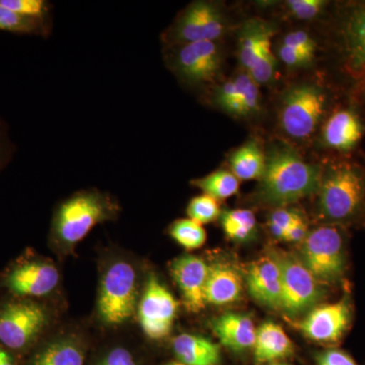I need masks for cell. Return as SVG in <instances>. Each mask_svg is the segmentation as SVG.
I'll list each match as a JSON object with an SVG mask.
<instances>
[{
    "label": "cell",
    "instance_id": "9",
    "mask_svg": "<svg viewBox=\"0 0 365 365\" xmlns=\"http://www.w3.org/2000/svg\"><path fill=\"white\" fill-rule=\"evenodd\" d=\"M168 62L182 83L203 86L215 81L222 66V53L217 42H194L170 46Z\"/></svg>",
    "mask_w": 365,
    "mask_h": 365
},
{
    "label": "cell",
    "instance_id": "6",
    "mask_svg": "<svg viewBox=\"0 0 365 365\" xmlns=\"http://www.w3.org/2000/svg\"><path fill=\"white\" fill-rule=\"evenodd\" d=\"M136 272L131 264L119 261L106 271L98 294V314L108 325L130 319L136 307Z\"/></svg>",
    "mask_w": 365,
    "mask_h": 365
},
{
    "label": "cell",
    "instance_id": "36",
    "mask_svg": "<svg viewBox=\"0 0 365 365\" xmlns=\"http://www.w3.org/2000/svg\"><path fill=\"white\" fill-rule=\"evenodd\" d=\"M98 365H136L131 353L124 348L112 350Z\"/></svg>",
    "mask_w": 365,
    "mask_h": 365
},
{
    "label": "cell",
    "instance_id": "37",
    "mask_svg": "<svg viewBox=\"0 0 365 365\" xmlns=\"http://www.w3.org/2000/svg\"><path fill=\"white\" fill-rule=\"evenodd\" d=\"M307 234V227L306 222H304L302 217H299L292 225V227L287 230L283 240L290 242H302L306 239Z\"/></svg>",
    "mask_w": 365,
    "mask_h": 365
},
{
    "label": "cell",
    "instance_id": "40",
    "mask_svg": "<svg viewBox=\"0 0 365 365\" xmlns=\"http://www.w3.org/2000/svg\"><path fill=\"white\" fill-rule=\"evenodd\" d=\"M168 365H186V364H168Z\"/></svg>",
    "mask_w": 365,
    "mask_h": 365
},
{
    "label": "cell",
    "instance_id": "18",
    "mask_svg": "<svg viewBox=\"0 0 365 365\" xmlns=\"http://www.w3.org/2000/svg\"><path fill=\"white\" fill-rule=\"evenodd\" d=\"M211 325L220 343L232 351L244 352L253 347L257 329L247 314L227 313L213 319Z\"/></svg>",
    "mask_w": 365,
    "mask_h": 365
},
{
    "label": "cell",
    "instance_id": "10",
    "mask_svg": "<svg viewBox=\"0 0 365 365\" xmlns=\"http://www.w3.org/2000/svg\"><path fill=\"white\" fill-rule=\"evenodd\" d=\"M325 104V95L318 86L309 83L294 86L283 98L281 127L290 137L307 138L316 130Z\"/></svg>",
    "mask_w": 365,
    "mask_h": 365
},
{
    "label": "cell",
    "instance_id": "35",
    "mask_svg": "<svg viewBox=\"0 0 365 365\" xmlns=\"http://www.w3.org/2000/svg\"><path fill=\"white\" fill-rule=\"evenodd\" d=\"M318 365H357L347 353L337 349L326 350L317 357Z\"/></svg>",
    "mask_w": 365,
    "mask_h": 365
},
{
    "label": "cell",
    "instance_id": "39",
    "mask_svg": "<svg viewBox=\"0 0 365 365\" xmlns=\"http://www.w3.org/2000/svg\"><path fill=\"white\" fill-rule=\"evenodd\" d=\"M0 365H16L11 355L1 347H0Z\"/></svg>",
    "mask_w": 365,
    "mask_h": 365
},
{
    "label": "cell",
    "instance_id": "7",
    "mask_svg": "<svg viewBox=\"0 0 365 365\" xmlns=\"http://www.w3.org/2000/svg\"><path fill=\"white\" fill-rule=\"evenodd\" d=\"M275 32L273 24L261 19L247 21L240 31V62L258 85L273 78L276 58L271 49V40Z\"/></svg>",
    "mask_w": 365,
    "mask_h": 365
},
{
    "label": "cell",
    "instance_id": "34",
    "mask_svg": "<svg viewBox=\"0 0 365 365\" xmlns=\"http://www.w3.org/2000/svg\"><path fill=\"white\" fill-rule=\"evenodd\" d=\"M282 45L294 48L299 51L313 53V54L316 51V43L312 39L311 36L304 31H294V32L287 34L283 39Z\"/></svg>",
    "mask_w": 365,
    "mask_h": 365
},
{
    "label": "cell",
    "instance_id": "15",
    "mask_svg": "<svg viewBox=\"0 0 365 365\" xmlns=\"http://www.w3.org/2000/svg\"><path fill=\"white\" fill-rule=\"evenodd\" d=\"M351 321V309L347 299L314 307L299 324L302 332L319 343H337Z\"/></svg>",
    "mask_w": 365,
    "mask_h": 365
},
{
    "label": "cell",
    "instance_id": "8",
    "mask_svg": "<svg viewBox=\"0 0 365 365\" xmlns=\"http://www.w3.org/2000/svg\"><path fill=\"white\" fill-rule=\"evenodd\" d=\"M225 30V18L217 4L195 1L179 14L163 39L170 46L217 42Z\"/></svg>",
    "mask_w": 365,
    "mask_h": 365
},
{
    "label": "cell",
    "instance_id": "3",
    "mask_svg": "<svg viewBox=\"0 0 365 365\" xmlns=\"http://www.w3.org/2000/svg\"><path fill=\"white\" fill-rule=\"evenodd\" d=\"M319 211L328 222H344L359 213L365 198V180L361 172L348 163L333 165L322 175L319 188Z\"/></svg>",
    "mask_w": 365,
    "mask_h": 365
},
{
    "label": "cell",
    "instance_id": "20",
    "mask_svg": "<svg viewBox=\"0 0 365 365\" xmlns=\"http://www.w3.org/2000/svg\"><path fill=\"white\" fill-rule=\"evenodd\" d=\"M364 135L360 119L350 110L334 113L326 122L323 130L324 143L339 151H349L356 146Z\"/></svg>",
    "mask_w": 365,
    "mask_h": 365
},
{
    "label": "cell",
    "instance_id": "11",
    "mask_svg": "<svg viewBox=\"0 0 365 365\" xmlns=\"http://www.w3.org/2000/svg\"><path fill=\"white\" fill-rule=\"evenodd\" d=\"M44 307L29 299L13 300L0 307V343L9 349L28 347L47 325Z\"/></svg>",
    "mask_w": 365,
    "mask_h": 365
},
{
    "label": "cell",
    "instance_id": "41",
    "mask_svg": "<svg viewBox=\"0 0 365 365\" xmlns=\"http://www.w3.org/2000/svg\"><path fill=\"white\" fill-rule=\"evenodd\" d=\"M273 365H279V364H273Z\"/></svg>",
    "mask_w": 365,
    "mask_h": 365
},
{
    "label": "cell",
    "instance_id": "28",
    "mask_svg": "<svg viewBox=\"0 0 365 365\" xmlns=\"http://www.w3.org/2000/svg\"><path fill=\"white\" fill-rule=\"evenodd\" d=\"M170 235L184 248L195 250L202 247L206 241L203 225L190 218L178 220L170 225Z\"/></svg>",
    "mask_w": 365,
    "mask_h": 365
},
{
    "label": "cell",
    "instance_id": "26",
    "mask_svg": "<svg viewBox=\"0 0 365 365\" xmlns=\"http://www.w3.org/2000/svg\"><path fill=\"white\" fill-rule=\"evenodd\" d=\"M220 222L227 237L237 242L251 239L256 230V218L248 209L223 211Z\"/></svg>",
    "mask_w": 365,
    "mask_h": 365
},
{
    "label": "cell",
    "instance_id": "32",
    "mask_svg": "<svg viewBox=\"0 0 365 365\" xmlns=\"http://www.w3.org/2000/svg\"><path fill=\"white\" fill-rule=\"evenodd\" d=\"M323 0H289L287 7L290 13L299 20H312L316 18L325 6Z\"/></svg>",
    "mask_w": 365,
    "mask_h": 365
},
{
    "label": "cell",
    "instance_id": "33",
    "mask_svg": "<svg viewBox=\"0 0 365 365\" xmlns=\"http://www.w3.org/2000/svg\"><path fill=\"white\" fill-rule=\"evenodd\" d=\"M313 53L299 51L294 48L282 45L279 49L280 59L288 66H304L313 61Z\"/></svg>",
    "mask_w": 365,
    "mask_h": 365
},
{
    "label": "cell",
    "instance_id": "14",
    "mask_svg": "<svg viewBox=\"0 0 365 365\" xmlns=\"http://www.w3.org/2000/svg\"><path fill=\"white\" fill-rule=\"evenodd\" d=\"M59 272L52 263L26 261L14 266L4 278V287L21 297H40L51 294L58 285Z\"/></svg>",
    "mask_w": 365,
    "mask_h": 365
},
{
    "label": "cell",
    "instance_id": "17",
    "mask_svg": "<svg viewBox=\"0 0 365 365\" xmlns=\"http://www.w3.org/2000/svg\"><path fill=\"white\" fill-rule=\"evenodd\" d=\"M209 266L203 259L185 255L170 264V273L181 290L185 306L190 312L198 313L205 307L206 280Z\"/></svg>",
    "mask_w": 365,
    "mask_h": 365
},
{
    "label": "cell",
    "instance_id": "38",
    "mask_svg": "<svg viewBox=\"0 0 365 365\" xmlns=\"http://www.w3.org/2000/svg\"><path fill=\"white\" fill-rule=\"evenodd\" d=\"M9 141H7L6 132L4 131V127L0 125V168L9 158Z\"/></svg>",
    "mask_w": 365,
    "mask_h": 365
},
{
    "label": "cell",
    "instance_id": "31",
    "mask_svg": "<svg viewBox=\"0 0 365 365\" xmlns=\"http://www.w3.org/2000/svg\"><path fill=\"white\" fill-rule=\"evenodd\" d=\"M299 217H302V216L295 211L284 208L276 209L275 211H273L272 215H270V220H269V227H270L271 234L276 239L283 240L287 230Z\"/></svg>",
    "mask_w": 365,
    "mask_h": 365
},
{
    "label": "cell",
    "instance_id": "29",
    "mask_svg": "<svg viewBox=\"0 0 365 365\" xmlns=\"http://www.w3.org/2000/svg\"><path fill=\"white\" fill-rule=\"evenodd\" d=\"M187 215L190 220H195L200 225L215 222L220 216L218 200L213 197L203 195L194 197L187 207Z\"/></svg>",
    "mask_w": 365,
    "mask_h": 365
},
{
    "label": "cell",
    "instance_id": "12",
    "mask_svg": "<svg viewBox=\"0 0 365 365\" xmlns=\"http://www.w3.org/2000/svg\"><path fill=\"white\" fill-rule=\"evenodd\" d=\"M178 302L165 285L151 274L139 304L138 316L144 334L160 340L170 333L176 318Z\"/></svg>",
    "mask_w": 365,
    "mask_h": 365
},
{
    "label": "cell",
    "instance_id": "16",
    "mask_svg": "<svg viewBox=\"0 0 365 365\" xmlns=\"http://www.w3.org/2000/svg\"><path fill=\"white\" fill-rule=\"evenodd\" d=\"M249 294L258 304L269 309H280L282 283L279 265L272 255L252 262L246 270Z\"/></svg>",
    "mask_w": 365,
    "mask_h": 365
},
{
    "label": "cell",
    "instance_id": "22",
    "mask_svg": "<svg viewBox=\"0 0 365 365\" xmlns=\"http://www.w3.org/2000/svg\"><path fill=\"white\" fill-rule=\"evenodd\" d=\"M173 349L182 364L217 365L220 361L218 345L200 336L182 334L173 341Z\"/></svg>",
    "mask_w": 365,
    "mask_h": 365
},
{
    "label": "cell",
    "instance_id": "23",
    "mask_svg": "<svg viewBox=\"0 0 365 365\" xmlns=\"http://www.w3.org/2000/svg\"><path fill=\"white\" fill-rule=\"evenodd\" d=\"M232 174L239 180L261 179L265 170L266 157L260 145L250 140L232 153L230 160Z\"/></svg>",
    "mask_w": 365,
    "mask_h": 365
},
{
    "label": "cell",
    "instance_id": "24",
    "mask_svg": "<svg viewBox=\"0 0 365 365\" xmlns=\"http://www.w3.org/2000/svg\"><path fill=\"white\" fill-rule=\"evenodd\" d=\"M85 355L72 340L53 342L36 355L31 365H83Z\"/></svg>",
    "mask_w": 365,
    "mask_h": 365
},
{
    "label": "cell",
    "instance_id": "30",
    "mask_svg": "<svg viewBox=\"0 0 365 365\" xmlns=\"http://www.w3.org/2000/svg\"><path fill=\"white\" fill-rule=\"evenodd\" d=\"M0 4L26 18L48 21L50 4L46 0H0Z\"/></svg>",
    "mask_w": 365,
    "mask_h": 365
},
{
    "label": "cell",
    "instance_id": "19",
    "mask_svg": "<svg viewBox=\"0 0 365 365\" xmlns=\"http://www.w3.org/2000/svg\"><path fill=\"white\" fill-rule=\"evenodd\" d=\"M242 292L239 271L227 264L216 263L209 266L204 297L206 304L225 306L237 302Z\"/></svg>",
    "mask_w": 365,
    "mask_h": 365
},
{
    "label": "cell",
    "instance_id": "2",
    "mask_svg": "<svg viewBox=\"0 0 365 365\" xmlns=\"http://www.w3.org/2000/svg\"><path fill=\"white\" fill-rule=\"evenodd\" d=\"M118 210L117 203L107 194L96 190L78 192L57 208L53 234L61 244L73 246L98 223L114 218Z\"/></svg>",
    "mask_w": 365,
    "mask_h": 365
},
{
    "label": "cell",
    "instance_id": "5",
    "mask_svg": "<svg viewBox=\"0 0 365 365\" xmlns=\"http://www.w3.org/2000/svg\"><path fill=\"white\" fill-rule=\"evenodd\" d=\"M277 261L282 283L281 311L292 319L313 309L323 299L321 283L309 272L299 256L287 252L273 251Z\"/></svg>",
    "mask_w": 365,
    "mask_h": 365
},
{
    "label": "cell",
    "instance_id": "1",
    "mask_svg": "<svg viewBox=\"0 0 365 365\" xmlns=\"http://www.w3.org/2000/svg\"><path fill=\"white\" fill-rule=\"evenodd\" d=\"M258 198L268 205L282 206L297 202L319 191L322 172L288 148H276L266 157Z\"/></svg>",
    "mask_w": 365,
    "mask_h": 365
},
{
    "label": "cell",
    "instance_id": "25",
    "mask_svg": "<svg viewBox=\"0 0 365 365\" xmlns=\"http://www.w3.org/2000/svg\"><path fill=\"white\" fill-rule=\"evenodd\" d=\"M192 184L216 200H223L235 195L240 188V180L232 172L225 170H215L207 176L194 180Z\"/></svg>",
    "mask_w": 365,
    "mask_h": 365
},
{
    "label": "cell",
    "instance_id": "27",
    "mask_svg": "<svg viewBox=\"0 0 365 365\" xmlns=\"http://www.w3.org/2000/svg\"><path fill=\"white\" fill-rule=\"evenodd\" d=\"M0 31L25 35L48 36V21L26 18L0 4Z\"/></svg>",
    "mask_w": 365,
    "mask_h": 365
},
{
    "label": "cell",
    "instance_id": "13",
    "mask_svg": "<svg viewBox=\"0 0 365 365\" xmlns=\"http://www.w3.org/2000/svg\"><path fill=\"white\" fill-rule=\"evenodd\" d=\"M338 39L346 71L365 88V2L346 7L338 25Z\"/></svg>",
    "mask_w": 365,
    "mask_h": 365
},
{
    "label": "cell",
    "instance_id": "21",
    "mask_svg": "<svg viewBox=\"0 0 365 365\" xmlns=\"http://www.w3.org/2000/svg\"><path fill=\"white\" fill-rule=\"evenodd\" d=\"M253 348L258 364L285 359L294 352L289 337L279 325L272 322H266L257 329Z\"/></svg>",
    "mask_w": 365,
    "mask_h": 365
},
{
    "label": "cell",
    "instance_id": "4",
    "mask_svg": "<svg viewBox=\"0 0 365 365\" xmlns=\"http://www.w3.org/2000/svg\"><path fill=\"white\" fill-rule=\"evenodd\" d=\"M299 257L321 284L335 285L344 279L345 240L340 228L324 225L312 230L302 242Z\"/></svg>",
    "mask_w": 365,
    "mask_h": 365
}]
</instances>
